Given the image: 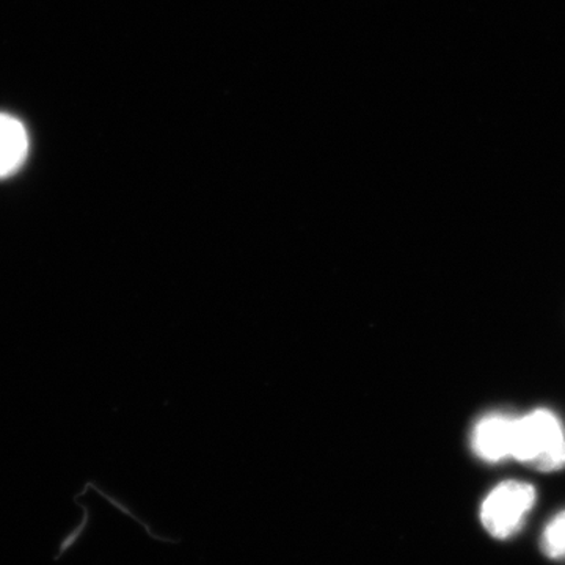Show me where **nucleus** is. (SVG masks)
<instances>
[{
    "label": "nucleus",
    "mask_w": 565,
    "mask_h": 565,
    "mask_svg": "<svg viewBox=\"0 0 565 565\" xmlns=\"http://www.w3.org/2000/svg\"><path fill=\"white\" fill-rule=\"evenodd\" d=\"M512 459L541 473L565 468V426L550 408L516 416Z\"/></svg>",
    "instance_id": "1"
},
{
    "label": "nucleus",
    "mask_w": 565,
    "mask_h": 565,
    "mask_svg": "<svg viewBox=\"0 0 565 565\" xmlns=\"http://www.w3.org/2000/svg\"><path fill=\"white\" fill-rule=\"evenodd\" d=\"M537 492L530 482H500L490 490L479 511L482 526L498 541H505L519 533L525 525L526 516L533 511Z\"/></svg>",
    "instance_id": "2"
},
{
    "label": "nucleus",
    "mask_w": 565,
    "mask_h": 565,
    "mask_svg": "<svg viewBox=\"0 0 565 565\" xmlns=\"http://www.w3.org/2000/svg\"><path fill=\"white\" fill-rule=\"evenodd\" d=\"M515 415L490 412L476 422L470 434L473 455L484 463H500L512 459Z\"/></svg>",
    "instance_id": "3"
},
{
    "label": "nucleus",
    "mask_w": 565,
    "mask_h": 565,
    "mask_svg": "<svg viewBox=\"0 0 565 565\" xmlns=\"http://www.w3.org/2000/svg\"><path fill=\"white\" fill-rule=\"evenodd\" d=\"M28 154V129L13 115L0 111V180L20 172Z\"/></svg>",
    "instance_id": "4"
},
{
    "label": "nucleus",
    "mask_w": 565,
    "mask_h": 565,
    "mask_svg": "<svg viewBox=\"0 0 565 565\" xmlns=\"http://www.w3.org/2000/svg\"><path fill=\"white\" fill-rule=\"evenodd\" d=\"M541 548L550 559L565 561V511L553 516L545 526Z\"/></svg>",
    "instance_id": "5"
}]
</instances>
